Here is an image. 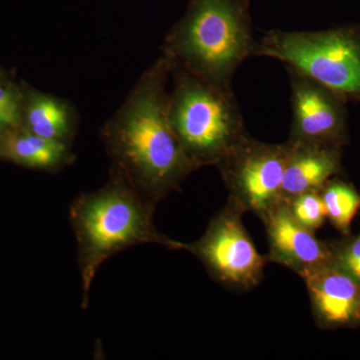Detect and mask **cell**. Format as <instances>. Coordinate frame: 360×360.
I'll list each match as a JSON object with an SVG mask.
<instances>
[{
    "mask_svg": "<svg viewBox=\"0 0 360 360\" xmlns=\"http://www.w3.org/2000/svg\"><path fill=\"white\" fill-rule=\"evenodd\" d=\"M255 56L276 59L286 68L360 104V25L317 32L272 30L257 41Z\"/></svg>",
    "mask_w": 360,
    "mask_h": 360,
    "instance_id": "5b68a950",
    "label": "cell"
},
{
    "mask_svg": "<svg viewBox=\"0 0 360 360\" xmlns=\"http://www.w3.org/2000/svg\"><path fill=\"white\" fill-rule=\"evenodd\" d=\"M285 203L291 217L307 231H316L328 219L321 191L300 194Z\"/></svg>",
    "mask_w": 360,
    "mask_h": 360,
    "instance_id": "9a60e30c",
    "label": "cell"
},
{
    "mask_svg": "<svg viewBox=\"0 0 360 360\" xmlns=\"http://www.w3.org/2000/svg\"><path fill=\"white\" fill-rule=\"evenodd\" d=\"M172 73L169 117L181 148L196 170L217 167L250 135L233 90L181 68H172Z\"/></svg>",
    "mask_w": 360,
    "mask_h": 360,
    "instance_id": "277c9868",
    "label": "cell"
},
{
    "mask_svg": "<svg viewBox=\"0 0 360 360\" xmlns=\"http://www.w3.org/2000/svg\"><path fill=\"white\" fill-rule=\"evenodd\" d=\"M25 129L45 139L66 142L72 134L70 108L60 99L37 94L25 110Z\"/></svg>",
    "mask_w": 360,
    "mask_h": 360,
    "instance_id": "4fadbf2b",
    "label": "cell"
},
{
    "mask_svg": "<svg viewBox=\"0 0 360 360\" xmlns=\"http://www.w3.org/2000/svg\"><path fill=\"white\" fill-rule=\"evenodd\" d=\"M315 323L322 329L360 328V284L330 262L300 276Z\"/></svg>",
    "mask_w": 360,
    "mask_h": 360,
    "instance_id": "9c48e42d",
    "label": "cell"
},
{
    "mask_svg": "<svg viewBox=\"0 0 360 360\" xmlns=\"http://www.w3.org/2000/svg\"><path fill=\"white\" fill-rule=\"evenodd\" d=\"M172 65L158 59L103 130L112 172L156 205L195 172L175 134L167 90Z\"/></svg>",
    "mask_w": 360,
    "mask_h": 360,
    "instance_id": "6da1fadb",
    "label": "cell"
},
{
    "mask_svg": "<svg viewBox=\"0 0 360 360\" xmlns=\"http://www.w3.org/2000/svg\"><path fill=\"white\" fill-rule=\"evenodd\" d=\"M4 86V84H2L1 75H0V87Z\"/></svg>",
    "mask_w": 360,
    "mask_h": 360,
    "instance_id": "ac0fdd59",
    "label": "cell"
},
{
    "mask_svg": "<svg viewBox=\"0 0 360 360\" xmlns=\"http://www.w3.org/2000/svg\"><path fill=\"white\" fill-rule=\"evenodd\" d=\"M0 136H1V135H0Z\"/></svg>",
    "mask_w": 360,
    "mask_h": 360,
    "instance_id": "d6986e66",
    "label": "cell"
},
{
    "mask_svg": "<svg viewBox=\"0 0 360 360\" xmlns=\"http://www.w3.org/2000/svg\"><path fill=\"white\" fill-rule=\"evenodd\" d=\"M155 206L113 172L105 186L82 193L71 202L70 220L77 240L82 309L89 307V291L97 271L116 253L141 245L184 250V243L156 229Z\"/></svg>",
    "mask_w": 360,
    "mask_h": 360,
    "instance_id": "7a4b0ae2",
    "label": "cell"
},
{
    "mask_svg": "<svg viewBox=\"0 0 360 360\" xmlns=\"http://www.w3.org/2000/svg\"><path fill=\"white\" fill-rule=\"evenodd\" d=\"M331 264L360 284V233L329 243Z\"/></svg>",
    "mask_w": 360,
    "mask_h": 360,
    "instance_id": "2e32d148",
    "label": "cell"
},
{
    "mask_svg": "<svg viewBox=\"0 0 360 360\" xmlns=\"http://www.w3.org/2000/svg\"><path fill=\"white\" fill-rule=\"evenodd\" d=\"M291 90L288 141L345 148L348 139L347 103L342 97L297 71L286 68Z\"/></svg>",
    "mask_w": 360,
    "mask_h": 360,
    "instance_id": "ba28073f",
    "label": "cell"
},
{
    "mask_svg": "<svg viewBox=\"0 0 360 360\" xmlns=\"http://www.w3.org/2000/svg\"><path fill=\"white\" fill-rule=\"evenodd\" d=\"M288 158L284 168L281 201L300 194L321 191L329 180L341 174L342 148H323L286 141Z\"/></svg>",
    "mask_w": 360,
    "mask_h": 360,
    "instance_id": "8fae6325",
    "label": "cell"
},
{
    "mask_svg": "<svg viewBox=\"0 0 360 360\" xmlns=\"http://www.w3.org/2000/svg\"><path fill=\"white\" fill-rule=\"evenodd\" d=\"M288 153L286 141L266 143L246 136L217 165L229 201L258 217L281 202Z\"/></svg>",
    "mask_w": 360,
    "mask_h": 360,
    "instance_id": "52a82bcc",
    "label": "cell"
},
{
    "mask_svg": "<svg viewBox=\"0 0 360 360\" xmlns=\"http://www.w3.org/2000/svg\"><path fill=\"white\" fill-rule=\"evenodd\" d=\"M269 243V262L283 265L298 276L331 262L330 246L315 238L291 217L284 201L259 217Z\"/></svg>",
    "mask_w": 360,
    "mask_h": 360,
    "instance_id": "30bf717a",
    "label": "cell"
},
{
    "mask_svg": "<svg viewBox=\"0 0 360 360\" xmlns=\"http://www.w3.org/2000/svg\"><path fill=\"white\" fill-rule=\"evenodd\" d=\"M21 99L13 87H0V130L18 127L21 122Z\"/></svg>",
    "mask_w": 360,
    "mask_h": 360,
    "instance_id": "e0dca14e",
    "label": "cell"
},
{
    "mask_svg": "<svg viewBox=\"0 0 360 360\" xmlns=\"http://www.w3.org/2000/svg\"><path fill=\"white\" fill-rule=\"evenodd\" d=\"M243 213L227 201L202 236L184 243V250L198 257L217 283L231 290L250 291L262 281L269 259L258 252L251 240L243 225Z\"/></svg>",
    "mask_w": 360,
    "mask_h": 360,
    "instance_id": "8992f818",
    "label": "cell"
},
{
    "mask_svg": "<svg viewBox=\"0 0 360 360\" xmlns=\"http://www.w3.org/2000/svg\"><path fill=\"white\" fill-rule=\"evenodd\" d=\"M321 194L329 221L343 236H349L352 221L360 210V194L338 176L329 180Z\"/></svg>",
    "mask_w": 360,
    "mask_h": 360,
    "instance_id": "5bb4252c",
    "label": "cell"
},
{
    "mask_svg": "<svg viewBox=\"0 0 360 360\" xmlns=\"http://www.w3.org/2000/svg\"><path fill=\"white\" fill-rule=\"evenodd\" d=\"M0 156L41 170L56 169L70 160L66 142L45 139L25 127L8 129L0 136Z\"/></svg>",
    "mask_w": 360,
    "mask_h": 360,
    "instance_id": "7c38bea8",
    "label": "cell"
},
{
    "mask_svg": "<svg viewBox=\"0 0 360 360\" xmlns=\"http://www.w3.org/2000/svg\"><path fill=\"white\" fill-rule=\"evenodd\" d=\"M250 0H191L165 40L172 68L232 89L239 66L255 56Z\"/></svg>",
    "mask_w": 360,
    "mask_h": 360,
    "instance_id": "3957f363",
    "label": "cell"
}]
</instances>
